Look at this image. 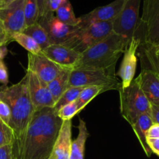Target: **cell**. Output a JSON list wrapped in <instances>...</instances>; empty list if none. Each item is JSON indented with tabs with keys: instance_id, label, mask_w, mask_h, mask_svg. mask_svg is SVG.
Segmentation results:
<instances>
[{
	"instance_id": "obj_3",
	"label": "cell",
	"mask_w": 159,
	"mask_h": 159,
	"mask_svg": "<svg viewBox=\"0 0 159 159\" xmlns=\"http://www.w3.org/2000/svg\"><path fill=\"white\" fill-rule=\"evenodd\" d=\"M0 100L6 102L10 109L9 127L13 130L14 138H17L26 128L35 112L28 91L27 75L11 86L2 87Z\"/></svg>"
},
{
	"instance_id": "obj_40",
	"label": "cell",
	"mask_w": 159,
	"mask_h": 159,
	"mask_svg": "<svg viewBox=\"0 0 159 159\" xmlns=\"http://www.w3.org/2000/svg\"><path fill=\"white\" fill-rule=\"evenodd\" d=\"M13 1H15V0H0V7L5 6V5L9 4V3L12 2Z\"/></svg>"
},
{
	"instance_id": "obj_37",
	"label": "cell",
	"mask_w": 159,
	"mask_h": 159,
	"mask_svg": "<svg viewBox=\"0 0 159 159\" xmlns=\"http://www.w3.org/2000/svg\"><path fill=\"white\" fill-rule=\"evenodd\" d=\"M65 2V0H48V10L51 12H55L59 6Z\"/></svg>"
},
{
	"instance_id": "obj_26",
	"label": "cell",
	"mask_w": 159,
	"mask_h": 159,
	"mask_svg": "<svg viewBox=\"0 0 159 159\" xmlns=\"http://www.w3.org/2000/svg\"><path fill=\"white\" fill-rule=\"evenodd\" d=\"M83 89L84 87H69L60 96V98L57 99V102L54 103L53 108L56 110V112H57L64 106L77 100Z\"/></svg>"
},
{
	"instance_id": "obj_16",
	"label": "cell",
	"mask_w": 159,
	"mask_h": 159,
	"mask_svg": "<svg viewBox=\"0 0 159 159\" xmlns=\"http://www.w3.org/2000/svg\"><path fill=\"white\" fill-rule=\"evenodd\" d=\"M140 87L150 103L159 106V76L149 68H143L137 77Z\"/></svg>"
},
{
	"instance_id": "obj_15",
	"label": "cell",
	"mask_w": 159,
	"mask_h": 159,
	"mask_svg": "<svg viewBox=\"0 0 159 159\" xmlns=\"http://www.w3.org/2000/svg\"><path fill=\"white\" fill-rule=\"evenodd\" d=\"M124 0H115L110 4L96 8L89 13L79 17L81 26L96 22H113L122 9Z\"/></svg>"
},
{
	"instance_id": "obj_25",
	"label": "cell",
	"mask_w": 159,
	"mask_h": 159,
	"mask_svg": "<svg viewBox=\"0 0 159 159\" xmlns=\"http://www.w3.org/2000/svg\"><path fill=\"white\" fill-rule=\"evenodd\" d=\"M12 41L16 42L21 45L24 49L28 51V53L34 54H41V48L37 44V42L31 37L26 35L23 32L15 33L12 35Z\"/></svg>"
},
{
	"instance_id": "obj_21",
	"label": "cell",
	"mask_w": 159,
	"mask_h": 159,
	"mask_svg": "<svg viewBox=\"0 0 159 159\" xmlns=\"http://www.w3.org/2000/svg\"><path fill=\"white\" fill-rule=\"evenodd\" d=\"M23 33L32 37L37 42V44L40 47L41 50L52 44L46 30L39 23H36L31 26H26Z\"/></svg>"
},
{
	"instance_id": "obj_35",
	"label": "cell",
	"mask_w": 159,
	"mask_h": 159,
	"mask_svg": "<svg viewBox=\"0 0 159 159\" xmlns=\"http://www.w3.org/2000/svg\"><path fill=\"white\" fill-rule=\"evenodd\" d=\"M37 4H38L39 12H40V17L43 16L44 15H46V14L48 13V12H49V10H48V0H37Z\"/></svg>"
},
{
	"instance_id": "obj_27",
	"label": "cell",
	"mask_w": 159,
	"mask_h": 159,
	"mask_svg": "<svg viewBox=\"0 0 159 159\" xmlns=\"http://www.w3.org/2000/svg\"><path fill=\"white\" fill-rule=\"evenodd\" d=\"M24 16L26 26L38 22L40 12L37 0H25Z\"/></svg>"
},
{
	"instance_id": "obj_28",
	"label": "cell",
	"mask_w": 159,
	"mask_h": 159,
	"mask_svg": "<svg viewBox=\"0 0 159 159\" xmlns=\"http://www.w3.org/2000/svg\"><path fill=\"white\" fill-rule=\"evenodd\" d=\"M80 111L78 107L77 100H75L71 103H68L62 107L57 112V114L58 117L64 121L71 120Z\"/></svg>"
},
{
	"instance_id": "obj_31",
	"label": "cell",
	"mask_w": 159,
	"mask_h": 159,
	"mask_svg": "<svg viewBox=\"0 0 159 159\" xmlns=\"http://www.w3.org/2000/svg\"><path fill=\"white\" fill-rule=\"evenodd\" d=\"M0 83L3 84L4 86H6L9 83V73L3 61H0Z\"/></svg>"
},
{
	"instance_id": "obj_41",
	"label": "cell",
	"mask_w": 159,
	"mask_h": 159,
	"mask_svg": "<svg viewBox=\"0 0 159 159\" xmlns=\"http://www.w3.org/2000/svg\"><path fill=\"white\" fill-rule=\"evenodd\" d=\"M48 159H55V158H54V155H53V153H52V155H51V157H50V158H48Z\"/></svg>"
},
{
	"instance_id": "obj_42",
	"label": "cell",
	"mask_w": 159,
	"mask_h": 159,
	"mask_svg": "<svg viewBox=\"0 0 159 159\" xmlns=\"http://www.w3.org/2000/svg\"><path fill=\"white\" fill-rule=\"evenodd\" d=\"M155 48V51H156V52L158 53V54H159V48Z\"/></svg>"
},
{
	"instance_id": "obj_2",
	"label": "cell",
	"mask_w": 159,
	"mask_h": 159,
	"mask_svg": "<svg viewBox=\"0 0 159 159\" xmlns=\"http://www.w3.org/2000/svg\"><path fill=\"white\" fill-rule=\"evenodd\" d=\"M129 40L112 33L102 41L80 54L74 69L112 70L125 51Z\"/></svg>"
},
{
	"instance_id": "obj_8",
	"label": "cell",
	"mask_w": 159,
	"mask_h": 159,
	"mask_svg": "<svg viewBox=\"0 0 159 159\" xmlns=\"http://www.w3.org/2000/svg\"><path fill=\"white\" fill-rule=\"evenodd\" d=\"M141 0H124L122 9L113 22L115 34L128 39L136 36L140 23V6Z\"/></svg>"
},
{
	"instance_id": "obj_36",
	"label": "cell",
	"mask_w": 159,
	"mask_h": 159,
	"mask_svg": "<svg viewBox=\"0 0 159 159\" xmlns=\"http://www.w3.org/2000/svg\"><path fill=\"white\" fill-rule=\"evenodd\" d=\"M11 42L12 40H11L10 37L5 32L4 29L0 23V46H6L8 43H11Z\"/></svg>"
},
{
	"instance_id": "obj_19",
	"label": "cell",
	"mask_w": 159,
	"mask_h": 159,
	"mask_svg": "<svg viewBox=\"0 0 159 159\" xmlns=\"http://www.w3.org/2000/svg\"><path fill=\"white\" fill-rule=\"evenodd\" d=\"M78 128H79V134L71 143L69 159H84L85 142L88 137L89 136V134L87 130L86 123L81 118L79 119Z\"/></svg>"
},
{
	"instance_id": "obj_7",
	"label": "cell",
	"mask_w": 159,
	"mask_h": 159,
	"mask_svg": "<svg viewBox=\"0 0 159 159\" xmlns=\"http://www.w3.org/2000/svg\"><path fill=\"white\" fill-rule=\"evenodd\" d=\"M143 12L136 37L141 45L156 48L159 44V0H143Z\"/></svg>"
},
{
	"instance_id": "obj_9",
	"label": "cell",
	"mask_w": 159,
	"mask_h": 159,
	"mask_svg": "<svg viewBox=\"0 0 159 159\" xmlns=\"http://www.w3.org/2000/svg\"><path fill=\"white\" fill-rule=\"evenodd\" d=\"M24 5L25 0H15L0 7V23L11 40L12 34L23 32L26 27Z\"/></svg>"
},
{
	"instance_id": "obj_17",
	"label": "cell",
	"mask_w": 159,
	"mask_h": 159,
	"mask_svg": "<svg viewBox=\"0 0 159 159\" xmlns=\"http://www.w3.org/2000/svg\"><path fill=\"white\" fill-rule=\"evenodd\" d=\"M71 129V120L62 122L53 150V155L55 159H69L72 143Z\"/></svg>"
},
{
	"instance_id": "obj_12",
	"label": "cell",
	"mask_w": 159,
	"mask_h": 159,
	"mask_svg": "<svg viewBox=\"0 0 159 159\" xmlns=\"http://www.w3.org/2000/svg\"><path fill=\"white\" fill-rule=\"evenodd\" d=\"M28 80V91L34 110L46 107H54V102L48 84L39 79L34 72L26 70Z\"/></svg>"
},
{
	"instance_id": "obj_6",
	"label": "cell",
	"mask_w": 159,
	"mask_h": 159,
	"mask_svg": "<svg viewBox=\"0 0 159 159\" xmlns=\"http://www.w3.org/2000/svg\"><path fill=\"white\" fill-rule=\"evenodd\" d=\"M113 22H96L82 26L77 33L62 45L79 54L108 37L113 33Z\"/></svg>"
},
{
	"instance_id": "obj_33",
	"label": "cell",
	"mask_w": 159,
	"mask_h": 159,
	"mask_svg": "<svg viewBox=\"0 0 159 159\" xmlns=\"http://www.w3.org/2000/svg\"><path fill=\"white\" fill-rule=\"evenodd\" d=\"M149 115L153 124L159 125V106L151 103Z\"/></svg>"
},
{
	"instance_id": "obj_24",
	"label": "cell",
	"mask_w": 159,
	"mask_h": 159,
	"mask_svg": "<svg viewBox=\"0 0 159 159\" xmlns=\"http://www.w3.org/2000/svg\"><path fill=\"white\" fill-rule=\"evenodd\" d=\"M107 91L108 90L102 86H89L84 88L77 99L79 111H82L96 96Z\"/></svg>"
},
{
	"instance_id": "obj_20",
	"label": "cell",
	"mask_w": 159,
	"mask_h": 159,
	"mask_svg": "<svg viewBox=\"0 0 159 159\" xmlns=\"http://www.w3.org/2000/svg\"><path fill=\"white\" fill-rule=\"evenodd\" d=\"M71 71V70L70 69L63 68L55 79H53L49 83H48V89H49L55 102L60 98V96L63 94L64 92L67 89L69 88L68 87V81H69Z\"/></svg>"
},
{
	"instance_id": "obj_13",
	"label": "cell",
	"mask_w": 159,
	"mask_h": 159,
	"mask_svg": "<svg viewBox=\"0 0 159 159\" xmlns=\"http://www.w3.org/2000/svg\"><path fill=\"white\" fill-rule=\"evenodd\" d=\"M63 68L48 59L43 54L28 53V71L34 72L47 84L55 79Z\"/></svg>"
},
{
	"instance_id": "obj_4",
	"label": "cell",
	"mask_w": 159,
	"mask_h": 159,
	"mask_svg": "<svg viewBox=\"0 0 159 159\" xmlns=\"http://www.w3.org/2000/svg\"><path fill=\"white\" fill-rule=\"evenodd\" d=\"M120 108L123 117L130 124L144 113H149L150 102L140 87L137 78L127 88H120Z\"/></svg>"
},
{
	"instance_id": "obj_5",
	"label": "cell",
	"mask_w": 159,
	"mask_h": 159,
	"mask_svg": "<svg viewBox=\"0 0 159 159\" xmlns=\"http://www.w3.org/2000/svg\"><path fill=\"white\" fill-rule=\"evenodd\" d=\"M102 86L110 90H118L121 83L116 78L114 69L87 70L73 69L71 71L68 87Z\"/></svg>"
},
{
	"instance_id": "obj_43",
	"label": "cell",
	"mask_w": 159,
	"mask_h": 159,
	"mask_svg": "<svg viewBox=\"0 0 159 159\" xmlns=\"http://www.w3.org/2000/svg\"><path fill=\"white\" fill-rule=\"evenodd\" d=\"M159 48V44H158V46H157V47H156V48Z\"/></svg>"
},
{
	"instance_id": "obj_11",
	"label": "cell",
	"mask_w": 159,
	"mask_h": 159,
	"mask_svg": "<svg viewBox=\"0 0 159 159\" xmlns=\"http://www.w3.org/2000/svg\"><path fill=\"white\" fill-rule=\"evenodd\" d=\"M141 43V41L139 37H133L124 51V58L121 62L119 71L116 73V75L121 79L120 88H127L134 79L138 63L137 52Z\"/></svg>"
},
{
	"instance_id": "obj_1",
	"label": "cell",
	"mask_w": 159,
	"mask_h": 159,
	"mask_svg": "<svg viewBox=\"0 0 159 159\" xmlns=\"http://www.w3.org/2000/svg\"><path fill=\"white\" fill-rule=\"evenodd\" d=\"M63 120L53 107L35 110L24 131L12 143L13 159H48Z\"/></svg>"
},
{
	"instance_id": "obj_39",
	"label": "cell",
	"mask_w": 159,
	"mask_h": 159,
	"mask_svg": "<svg viewBox=\"0 0 159 159\" xmlns=\"http://www.w3.org/2000/svg\"><path fill=\"white\" fill-rule=\"evenodd\" d=\"M8 50L6 46H0V61H3L6 55H7Z\"/></svg>"
},
{
	"instance_id": "obj_34",
	"label": "cell",
	"mask_w": 159,
	"mask_h": 159,
	"mask_svg": "<svg viewBox=\"0 0 159 159\" xmlns=\"http://www.w3.org/2000/svg\"><path fill=\"white\" fill-rule=\"evenodd\" d=\"M147 144L152 153L159 156V138H147Z\"/></svg>"
},
{
	"instance_id": "obj_18",
	"label": "cell",
	"mask_w": 159,
	"mask_h": 159,
	"mask_svg": "<svg viewBox=\"0 0 159 159\" xmlns=\"http://www.w3.org/2000/svg\"><path fill=\"white\" fill-rule=\"evenodd\" d=\"M153 124L149 113H144L140 116L136 121L130 125L148 157H150L152 152L147 144V132Z\"/></svg>"
},
{
	"instance_id": "obj_30",
	"label": "cell",
	"mask_w": 159,
	"mask_h": 159,
	"mask_svg": "<svg viewBox=\"0 0 159 159\" xmlns=\"http://www.w3.org/2000/svg\"><path fill=\"white\" fill-rule=\"evenodd\" d=\"M0 120L9 126L11 120L10 109L6 102L2 100H0Z\"/></svg>"
},
{
	"instance_id": "obj_23",
	"label": "cell",
	"mask_w": 159,
	"mask_h": 159,
	"mask_svg": "<svg viewBox=\"0 0 159 159\" xmlns=\"http://www.w3.org/2000/svg\"><path fill=\"white\" fill-rule=\"evenodd\" d=\"M55 16L62 23L70 26H79V17H76L69 0H65L55 12Z\"/></svg>"
},
{
	"instance_id": "obj_29",
	"label": "cell",
	"mask_w": 159,
	"mask_h": 159,
	"mask_svg": "<svg viewBox=\"0 0 159 159\" xmlns=\"http://www.w3.org/2000/svg\"><path fill=\"white\" fill-rule=\"evenodd\" d=\"M14 133L9 125L0 120V147L12 143Z\"/></svg>"
},
{
	"instance_id": "obj_32",
	"label": "cell",
	"mask_w": 159,
	"mask_h": 159,
	"mask_svg": "<svg viewBox=\"0 0 159 159\" xmlns=\"http://www.w3.org/2000/svg\"><path fill=\"white\" fill-rule=\"evenodd\" d=\"M12 148V143L0 147V159H13Z\"/></svg>"
},
{
	"instance_id": "obj_10",
	"label": "cell",
	"mask_w": 159,
	"mask_h": 159,
	"mask_svg": "<svg viewBox=\"0 0 159 159\" xmlns=\"http://www.w3.org/2000/svg\"><path fill=\"white\" fill-rule=\"evenodd\" d=\"M40 23L48 34L52 44H62L69 40L79 31L82 26H70L61 22L54 15V12H48L39 19Z\"/></svg>"
},
{
	"instance_id": "obj_14",
	"label": "cell",
	"mask_w": 159,
	"mask_h": 159,
	"mask_svg": "<svg viewBox=\"0 0 159 159\" xmlns=\"http://www.w3.org/2000/svg\"><path fill=\"white\" fill-rule=\"evenodd\" d=\"M41 54L61 68L73 70L80 54L62 44H51L41 51Z\"/></svg>"
},
{
	"instance_id": "obj_38",
	"label": "cell",
	"mask_w": 159,
	"mask_h": 159,
	"mask_svg": "<svg viewBox=\"0 0 159 159\" xmlns=\"http://www.w3.org/2000/svg\"><path fill=\"white\" fill-rule=\"evenodd\" d=\"M147 138H159V125L153 124L147 132Z\"/></svg>"
},
{
	"instance_id": "obj_22",
	"label": "cell",
	"mask_w": 159,
	"mask_h": 159,
	"mask_svg": "<svg viewBox=\"0 0 159 159\" xmlns=\"http://www.w3.org/2000/svg\"><path fill=\"white\" fill-rule=\"evenodd\" d=\"M141 46V53L140 54L142 68H149L155 71L159 76V54L152 47Z\"/></svg>"
}]
</instances>
